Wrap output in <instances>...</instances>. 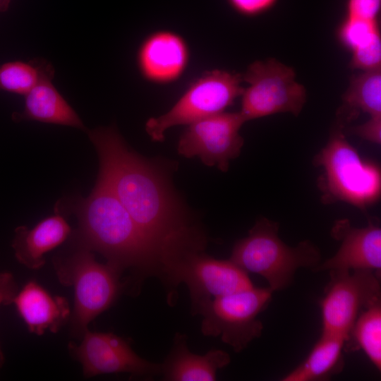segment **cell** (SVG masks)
Wrapping results in <instances>:
<instances>
[{
    "label": "cell",
    "instance_id": "14",
    "mask_svg": "<svg viewBox=\"0 0 381 381\" xmlns=\"http://www.w3.org/2000/svg\"><path fill=\"white\" fill-rule=\"evenodd\" d=\"M190 59L185 39L171 30H157L140 44L136 63L142 77L156 84H168L181 78Z\"/></svg>",
    "mask_w": 381,
    "mask_h": 381
},
{
    "label": "cell",
    "instance_id": "3",
    "mask_svg": "<svg viewBox=\"0 0 381 381\" xmlns=\"http://www.w3.org/2000/svg\"><path fill=\"white\" fill-rule=\"evenodd\" d=\"M343 128L337 123L313 160L315 166L323 169L318 179L322 200L327 204L344 202L365 211L380 198V168L361 157L347 141Z\"/></svg>",
    "mask_w": 381,
    "mask_h": 381
},
{
    "label": "cell",
    "instance_id": "24",
    "mask_svg": "<svg viewBox=\"0 0 381 381\" xmlns=\"http://www.w3.org/2000/svg\"><path fill=\"white\" fill-rule=\"evenodd\" d=\"M381 39L352 52L350 67L363 71L380 68Z\"/></svg>",
    "mask_w": 381,
    "mask_h": 381
},
{
    "label": "cell",
    "instance_id": "15",
    "mask_svg": "<svg viewBox=\"0 0 381 381\" xmlns=\"http://www.w3.org/2000/svg\"><path fill=\"white\" fill-rule=\"evenodd\" d=\"M11 304L29 332L36 335L57 332L70 320L71 314L66 298L52 295L32 279L18 289Z\"/></svg>",
    "mask_w": 381,
    "mask_h": 381
},
{
    "label": "cell",
    "instance_id": "26",
    "mask_svg": "<svg viewBox=\"0 0 381 381\" xmlns=\"http://www.w3.org/2000/svg\"><path fill=\"white\" fill-rule=\"evenodd\" d=\"M231 7L241 15L255 16L271 8L277 0H227Z\"/></svg>",
    "mask_w": 381,
    "mask_h": 381
},
{
    "label": "cell",
    "instance_id": "13",
    "mask_svg": "<svg viewBox=\"0 0 381 381\" xmlns=\"http://www.w3.org/2000/svg\"><path fill=\"white\" fill-rule=\"evenodd\" d=\"M331 235L341 242L339 248L312 271L331 273L370 270L380 272L381 229L377 224L369 220L367 226L357 228L348 219H340L332 226Z\"/></svg>",
    "mask_w": 381,
    "mask_h": 381
},
{
    "label": "cell",
    "instance_id": "10",
    "mask_svg": "<svg viewBox=\"0 0 381 381\" xmlns=\"http://www.w3.org/2000/svg\"><path fill=\"white\" fill-rule=\"evenodd\" d=\"M246 122L240 111H224L193 122L181 135L178 153L226 172L241 152L244 140L239 131Z\"/></svg>",
    "mask_w": 381,
    "mask_h": 381
},
{
    "label": "cell",
    "instance_id": "25",
    "mask_svg": "<svg viewBox=\"0 0 381 381\" xmlns=\"http://www.w3.org/2000/svg\"><path fill=\"white\" fill-rule=\"evenodd\" d=\"M381 0H348V17L376 20L380 13Z\"/></svg>",
    "mask_w": 381,
    "mask_h": 381
},
{
    "label": "cell",
    "instance_id": "19",
    "mask_svg": "<svg viewBox=\"0 0 381 381\" xmlns=\"http://www.w3.org/2000/svg\"><path fill=\"white\" fill-rule=\"evenodd\" d=\"M345 340L338 336L322 333L306 358L282 381L325 380L342 368L341 352Z\"/></svg>",
    "mask_w": 381,
    "mask_h": 381
},
{
    "label": "cell",
    "instance_id": "1",
    "mask_svg": "<svg viewBox=\"0 0 381 381\" xmlns=\"http://www.w3.org/2000/svg\"><path fill=\"white\" fill-rule=\"evenodd\" d=\"M98 153L97 180L115 195L153 251L167 281L206 238L174 190L165 166L131 150L114 125L88 131Z\"/></svg>",
    "mask_w": 381,
    "mask_h": 381
},
{
    "label": "cell",
    "instance_id": "28",
    "mask_svg": "<svg viewBox=\"0 0 381 381\" xmlns=\"http://www.w3.org/2000/svg\"><path fill=\"white\" fill-rule=\"evenodd\" d=\"M18 291V287L13 274L7 271L0 272V306L11 305Z\"/></svg>",
    "mask_w": 381,
    "mask_h": 381
},
{
    "label": "cell",
    "instance_id": "8",
    "mask_svg": "<svg viewBox=\"0 0 381 381\" xmlns=\"http://www.w3.org/2000/svg\"><path fill=\"white\" fill-rule=\"evenodd\" d=\"M242 78L248 84L239 111L246 121L278 113L298 116L305 104L306 91L296 80L294 70L277 60L254 61Z\"/></svg>",
    "mask_w": 381,
    "mask_h": 381
},
{
    "label": "cell",
    "instance_id": "18",
    "mask_svg": "<svg viewBox=\"0 0 381 381\" xmlns=\"http://www.w3.org/2000/svg\"><path fill=\"white\" fill-rule=\"evenodd\" d=\"M54 69L45 73L25 95L24 107L15 112L16 121H37L85 130L83 121L52 83Z\"/></svg>",
    "mask_w": 381,
    "mask_h": 381
},
{
    "label": "cell",
    "instance_id": "7",
    "mask_svg": "<svg viewBox=\"0 0 381 381\" xmlns=\"http://www.w3.org/2000/svg\"><path fill=\"white\" fill-rule=\"evenodd\" d=\"M274 291L268 286L255 287L217 297L205 303L201 332L207 337H220L235 352H241L260 337L263 329L258 315L266 308Z\"/></svg>",
    "mask_w": 381,
    "mask_h": 381
},
{
    "label": "cell",
    "instance_id": "2",
    "mask_svg": "<svg viewBox=\"0 0 381 381\" xmlns=\"http://www.w3.org/2000/svg\"><path fill=\"white\" fill-rule=\"evenodd\" d=\"M68 213L78 222L75 233L79 247L97 251L121 274L132 268L140 274L159 277L157 258L132 217L102 182L87 198L66 201Z\"/></svg>",
    "mask_w": 381,
    "mask_h": 381
},
{
    "label": "cell",
    "instance_id": "5",
    "mask_svg": "<svg viewBox=\"0 0 381 381\" xmlns=\"http://www.w3.org/2000/svg\"><path fill=\"white\" fill-rule=\"evenodd\" d=\"M54 268L60 283L73 287L71 330L80 338L88 325L116 299L122 288L121 273L107 262H97L93 251L82 247L70 256L56 260Z\"/></svg>",
    "mask_w": 381,
    "mask_h": 381
},
{
    "label": "cell",
    "instance_id": "17",
    "mask_svg": "<svg viewBox=\"0 0 381 381\" xmlns=\"http://www.w3.org/2000/svg\"><path fill=\"white\" fill-rule=\"evenodd\" d=\"M230 362L229 354L221 349H211L203 355L192 353L186 336L177 333L171 351L162 364L161 373L168 381H214L217 370Z\"/></svg>",
    "mask_w": 381,
    "mask_h": 381
},
{
    "label": "cell",
    "instance_id": "21",
    "mask_svg": "<svg viewBox=\"0 0 381 381\" xmlns=\"http://www.w3.org/2000/svg\"><path fill=\"white\" fill-rule=\"evenodd\" d=\"M346 349H361L373 365L381 370V301L365 308L353 325Z\"/></svg>",
    "mask_w": 381,
    "mask_h": 381
},
{
    "label": "cell",
    "instance_id": "20",
    "mask_svg": "<svg viewBox=\"0 0 381 381\" xmlns=\"http://www.w3.org/2000/svg\"><path fill=\"white\" fill-rule=\"evenodd\" d=\"M360 112L367 113L370 117L381 116L380 68L364 71L351 78L338 111V123L344 126Z\"/></svg>",
    "mask_w": 381,
    "mask_h": 381
},
{
    "label": "cell",
    "instance_id": "22",
    "mask_svg": "<svg viewBox=\"0 0 381 381\" xmlns=\"http://www.w3.org/2000/svg\"><path fill=\"white\" fill-rule=\"evenodd\" d=\"M53 69L50 62L42 59L4 63L0 65V90L25 96Z\"/></svg>",
    "mask_w": 381,
    "mask_h": 381
},
{
    "label": "cell",
    "instance_id": "12",
    "mask_svg": "<svg viewBox=\"0 0 381 381\" xmlns=\"http://www.w3.org/2000/svg\"><path fill=\"white\" fill-rule=\"evenodd\" d=\"M80 338V344L71 342L68 349L81 364L85 378L120 373L150 378L162 371V364L141 358L128 339L115 334L87 329Z\"/></svg>",
    "mask_w": 381,
    "mask_h": 381
},
{
    "label": "cell",
    "instance_id": "23",
    "mask_svg": "<svg viewBox=\"0 0 381 381\" xmlns=\"http://www.w3.org/2000/svg\"><path fill=\"white\" fill-rule=\"evenodd\" d=\"M337 32L340 42L351 52L381 39L377 20L346 16Z\"/></svg>",
    "mask_w": 381,
    "mask_h": 381
},
{
    "label": "cell",
    "instance_id": "30",
    "mask_svg": "<svg viewBox=\"0 0 381 381\" xmlns=\"http://www.w3.org/2000/svg\"><path fill=\"white\" fill-rule=\"evenodd\" d=\"M4 361H5L4 355L0 345V368L2 367L4 363Z\"/></svg>",
    "mask_w": 381,
    "mask_h": 381
},
{
    "label": "cell",
    "instance_id": "6",
    "mask_svg": "<svg viewBox=\"0 0 381 381\" xmlns=\"http://www.w3.org/2000/svg\"><path fill=\"white\" fill-rule=\"evenodd\" d=\"M242 74L225 70H211L193 80L173 107L164 114L151 117L145 131L153 141L164 140L165 132L179 125L224 112L241 96Z\"/></svg>",
    "mask_w": 381,
    "mask_h": 381
},
{
    "label": "cell",
    "instance_id": "4",
    "mask_svg": "<svg viewBox=\"0 0 381 381\" xmlns=\"http://www.w3.org/2000/svg\"><path fill=\"white\" fill-rule=\"evenodd\" d=\"M278 231L277 222L258 219L235 243L229 259L246 272L262 277L273 291L287 288L298 269L313 270L321 262L320 252L310 241L291 247L280 239Z\"/></svg>",
    "mask_w": 381,
    "mask_h": 381
},
{
    "label": "cell",
    "instance_id": "29",
    "mask_svg": "<svg viewBox=\"0 0 381 381\" xmlns=\"http://www.w3.org/2000/svg\"><path fill=\"white\" fill-rule=\"evenodd\" d=\"M11 0H0V13L5 12L9 7Z\"/></svg>",
    "mask_w": 381,
    "mask_h": 381
},
{
    "label": "cell",
    "instance_id": "11",
    "mask_svg": "<svg viewBox=\"0 0 381 381\" xmlns=\"http://www.w3.org/2000/svg\"><path fill=\"white\" fill-rule=\"evenodd\" d=\"M181 283L189 290L193 314L217 297L253 286L247 272L231 260L216 259L204 251L188 256L174 271L169 287L174 289Z\"/></svg>",
    "mask_w": 381,
    "mask_h": 381
},
{
    "label": "cell",
    "instance_id": "9",
    "mask_svg": "<svg viewBox=\"0 0 381 381\" xmlns=\"http://www.w3.org/2000/svg\"><path fill=\"white\" fill-rule=\"evenodd\" d=\"M330 275L331 282L320 301L322 333L340 337L346 341L358 315L381 301L378 273L356 270Z\"/></svg>",
    "mask_w": 381,
    "mask_h": 381
},
{
    "label": "cell",
    "instance_id": "16",
    "mask_svg": "<svg viewBox=\"0 0 381 381\" xmlns=\"http://www.w3.org/2000/svg\"><path fill=\"white\" fill-rule=\"evenodd\" d=\"M71 234L62 214H55L32 228L19 226L14 231L11 246L16 260L28 269L36 270L45 264L44 255L61 245Z\"/></svg>",
    "mask_w": 381,
    "mask_h": 381
},
{
    "label": "cell",
    "instance_id": "27",
    "mask_svg": "<svg viewBox=\"0 0 381 381\" xmlns=\"http://www.w3.org/2000/svg\"><path fill=\"white\" fill-rule=\"evenodd\" d=\"M346 132L367 141L380 145L381 142V116L370 117L363 124L349 128L346 129Z\"/></svg>",
    "mask_w": 381,
    "mask_h": 381
}]
</instances>
